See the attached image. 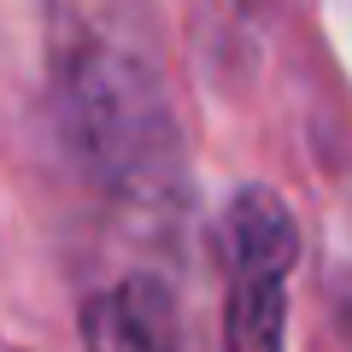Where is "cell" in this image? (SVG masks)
I'll return each instance as SVG.
<instances>
[{
    "instance_id": "obj_1",
    "label": "cell",
    "mask_w": 352,
    "mask_h": 352,
    "mask_svg": "<svg viewBox=\"0 0 352 352\" xmlns=\"http://www.w3.org/2000/svg\"><path fill=\"white\" fill-rule=\"evenodd\" d=\"M59 135L76 170L118 206H159L176 188V118L153 53L118 18L76 12L53 65Z\"/></svg>"
},
{
    "instance_id": "obj_2",
    "label": "cell",
    "mask_w": 352,
    "mask_h": 352,
    "mask_svg": "<svg viewBox=\"0 0 352 352\" xmlns=\"http://www.w3.org/2000/svg\"><path fill=\"white\" fill-rule=\"evenodd\" d=\"M223 352H282L300 223L270 188H241L223 212Z\"/></svg>"
},
{
    "instance_id": "obj_3",
    "label": "cell",
    "mask_w": 352,
    "mask_h": 352,
    "mask_svg": "<svg viewBox=\"0 0 352 352\" xmlns=\"http://www.w3.org/2000/svg\"><path fill=\"white\" fill-rule=\"evenodd\" d=\"M82 346L88 352H176L170 300L159 282L124 276L118 288L82 305Z\"/></svg>"
},
{
    "instance_id": "obj_4",
    "label": "cell",
    "mask_w": 352,
    "mask_h": 352,
    "mask_svg": "<svg viewBox=\"0 0 352 352\" xmlns=\"http://www.w3.org/2000/svg\"><path fill=\"white\" fill-rule=\"evenodd\" d=\"M0 352H30V346H12V340H0Z\"/></svg>"
}]
</instances>
